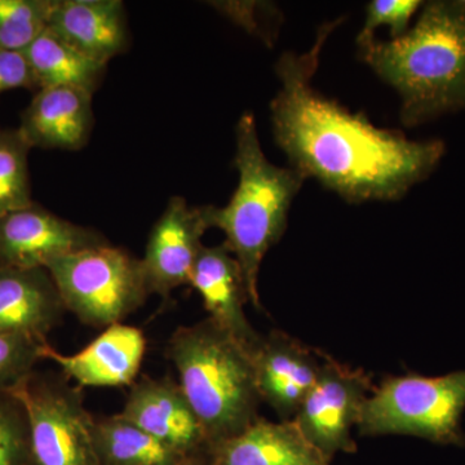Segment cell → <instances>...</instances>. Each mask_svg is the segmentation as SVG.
<instances>
[{"label":"cell","instance_id":"26","mask_svg":"<svg viewBox=\"0 0 465 465\" xmlns=\"http://www.w3.org/2000/svg\"><path fill=\"white\" fill-rule=\"evenodd\" d=\"M38 88L32 67L24 52L0 50V94Z\"/></svg>","mask_w":465,"mask_h":465},{"label":"cell","instance_id":"17","mask_svg":"<svg viewBox=\"0 0 465 465\" xmlns=\"http://www.w3.org/2000/svg\"><path fill=\"white\" fill-rule=\"evenodd\" d=\"M47 29L106 65L128 45L121 0H54Z\"/></svg>","mask_w":465,"mask_h":465},{"label":"cell","instance_id":"20","mask_svg":"<svg viewBox=\"0 0 465 465\" xmlns=\"http://www.w3.org/2000/svg\"><path fill=\"white\" fill-rule=\"evenodd\" d=\"M94 442L101 465H173L189 457L119 414L94 419Z\"/></svg>","mask_w":465,"mask_h":465},{"label":"cell","instance_id":"14","mask_svg":"<svg viewBox=\"0 0 465 465\" xmlns=\"http://www.w3.org/2000/svg\"><path fill=\"white\" fill-rule=\"evenodd\" d=\"M189 284L200 293L208 318L251 351L262 335L255 331L244 313L249 302L246 283L228 244L202 247L193 265Z\"/></svg>","mask_w":465,"mask_h":465},{"label":"cell","instance_id":"3","mask_svg":"<svg viewBox=\"0 0 465 465\" xmlns=\"http://www.w3.org/2000/svg\"><path fill=\"white\" fill-rule=\"evenodd\" d=\"M166 356L208 445L237 436L260 418L262 401L252 353L210 318L179 327L167 342Z\"/></svg>","mask_w":465,"mask_h":465},{"label":"cell","instance_id":"25","mask_svg":"<svg viewBox=\"0 0 465 465\" xmlns=\"http://www.w3.org/2000/svg\"><path fill=\"white\" fill-rule=\"evenodd\" d=\"M420 5L421 2L416 0H374L370 3L365 26L358 35V45L374 41L379 26H390L393 39L400 38L407 33L410 20Z\"/></svg>","mask_w":465,"mask_h":465},{"label":"cell","instance_id":"16","mask_svg":"<svg viewBox=\"0 0 465 465\" xmlns=\"http://www.w3.org/2000/svg\"><path fill=\"white\" fill-rule=\"evenodd\" d=\"M92 96L81 88H41L21 115L18 131L32 149H82L94 127Z\"/></svg>","mask_w":465,"mask_h":465},{"label":"cell","instance_id":"9","mask_svg":"<svg viewBox=\"0 0 465 465\" xmlns=\"http://www.w3.org/2000/svg\"><path fill=\"white\" fill-rule=\"evenodd\" d=\"M108 243L100 232L35 203L0 217V266L45 269L52 260Z\"/></svg>","mask_w":465,"mask_h":465},{"label":"cell","instance_id":"7","mask_svg":"<svg viewBox=\"0 0 465 465\" xmlns=\"http://www.w3.org/2000/svg\"><path fill=\"white\" fill-rule=\"evenodd\" d=\"M9 393L25 409L32 465H101L82 388L64 375L30 374Z\"/></svg>","mask_w":465,"mask_h":465},{"label":"cell","instance_id":"21","mask_svg":"<svg viewBox=\"0 0 465 465\" xmlns=\"http://www.w3.org/2000/svg\"><path fill=\"white\" fill-rule=\"evenodd\" d=\"M30 149L18 128H0V217L33 204L27 163Z\"/></svg>","mask_w":465,"mask_h":465},{"label":"cell","instance_id":"13","mask_svg":"<svg viewBox=\"0 0 465 465\" xmlns=\"http://www.w3.org/2000/svg\"><path fill=\"white\" fill-rule=\"evenodd\" d=\"M145 351L146 339L142 330L116 323L72 356L58 353L45 342L41 358L54 361L67 381L76 382V387H122L134 384Z\"/></svg>","mask_w":465,"mask_h":465},{"label":"cell","instance_id":"22","mask_svg":"<svg viewBox=\"0 0 465 465\" xmlns=\"http://www.w3.org/2000/svg\"><path fill=\"white\" fill-rule=\"evenodd\" d=\"M54 0H0V50L25 52L48 26Z\"/></svg>","mask_w":465,"mask_h":465},{"label":"cell","instance_id":"6","mask_svg":"<svg viewBox=\"0 0 465 465\" xmlns=\"http://www.w3.org/2000/svg\"><path fill=\"white\" fill-rule=\"evenodd\" d=\"M45 269L66 311L94 329L124 322L152 295L143 260L110 243L61 256Z\"/></svg>","mask_w":465,"mask_h":465},{"label":"cell","instance_id":"5","mask_svg":"<svg viewBox=\"0 0 465 465\" xmlns=\"http://www.w3.org/2000/svg\"><path fill=\"white\" fill-rule=\"evenodd\" d=\"M465 370L440 376L410 372L374 387L358 420L360 436H412L464 448Z\"/></svg>","mask_w":465,"mask_h":465},{"label":"cell","instance_id":"4","mask_svg":"<svg viewBox=\"0 0 465 465\" xmlns=\"http://www.w3.org/2000/svg\"><path fill=\"white\" fill-rule=\"evenodd\" d=\"M235 167L240 182L225 207L208 206L211 228L224 232L246 283L249 302L262 311L259 273L262 259L282 238L291 202L307 179L298 170L272 164L260 145L255 121L244 113L238 121Z\"/></svg>","mask_w":465,"mask_h":465},{"label":"cell","instance_id":"24","mask_svg":"<svg viewBox=\"0 0 465 465\" xmlns=\"http://www.w3.org/2000/svg\"><path fill=\"white\" fill-rule=\"evenodd\" d=\"M43 344L26 336L0 335V394L9 393L32 374Z\"/></svg>","mask_w":465,"mask_h":465},{"label":"cell","instance_id":"18","mask_svg":"<svg viewBox=\"0 0 465 465\" xmlns=\"http://www.w3.org/2000/svg\"><path fill=\"white\" fill-rule=\"evenodd\" d=\"M210 465H332L292 420L259 418L243 432L208 446Z\"/></svg>","mask_w":465,"mask_h":465},{"label":"cell","instance_id":"12","mask_svg":"<svg viewBox=\"0 0 465 465\" xmlns=\"http://www.w3.org/2000/svg\"><path fill=\"white\" fill-rule=\"evenodd\" d=\"M119 415L182 455L210 446L200 419L173 379L143 376L134 382Z\"/></svg>","mask_w":465,"mask_h":465},{"label":"cell","instance_id":"27","mask_svg":"<svg viewBox=\"0 0 465 465\" xmlns=\"http://www.w3.org/2000/svg\"><path fill=\"white\" fill-rule=\"evenodd\" d=\"M207 450L208 448L204 451L198 452V454L189 455V457L183 458L179 463L173 465H210Z\"/></svg>","mask_w":465,"mask_h":465},{"label":"cell","instance_id":"15","mask_svg":"<svg viewBox=\"0 0 465 465\" xmlns=\"http://www.w3.org/2000/svg\"><path fill=\"white\" fill-rule=\"evenodd\" d=\"M65 312L47 269L0 266V335L45 342Z\"/></svg>","mask_w":465,"mask_h":465},{"label":"cell","instance_id":"1","mask_svg":"<svg viewBox=\"0 0 465 465\" xmlns=\"http://www.w3.org/2000/svg\"><path fill=\"white\" fill-rule=\"evenodd\" d=\"M339 23L321 27L307 54H284L278 61L281 90L271 105L275 142L295 170L345 200H396L430 176L445 145L376 128L363 113L351 114L313 90L324 41Z\"/></svg>","mask_w":465,"mask_h":465},{"label":"cell","instance_id":"23","mask_svg":"<svg viewBox=\"0 0 465 465\" xmlns=\"http://www.w3.org/2000/svg\"><path fill=\"white\" fill-rule=\"evenodd\" d=\"M0 465H32L25 409L11 393L0 394Z\"/></svg>","mask_w":465,"mask_h":465},{"label":"cell","instance_id":"10","mask_svg":"<svg viewBox=\"0 0 465 465\" xmlns=\"http://www.w3.org/2000/svg\"><path fill=\"white\" fill-rule=\"evenodd\" d=\"M211 229L208 206L189 207L182 197L168 201L146 243L143 265L152 295L170 299L173 290L189 284L200 255L202 237Z\"/></svg>","mask_w":465,"mask_h":465},{"label":"cell","instance_id":"11","mask_svg":"<svg viewBox=\"0 0 465 465\" xmlns=\"http://www.w3.org/2000/svg\"><path fill=\"white\" fill-rule=\"evenodd\" d=\"M260 399L289 421L316 384L322 353L278 330L262 336L252 351Z\"/></svg>","mask_w":465,"mask_h":465},{"label":"cell","instance_id":"2","mask_svg":"<svg viewBox=\"0 0 465 465\" xmlns=\"http://www.w3.org/2000/svg\"><path fill=\"white\" fill-rule=\"evenodd\" d=\"M358 47L376 74L399 91L406 125L465 109V0L427 3L414 29Z\"/></svg>","mask_w":465,"mask_h":465},{"label":"cell","instance_id":"19","mask_svg":"<svg viewBox=\"0 0 465 465\" xmlns=\"http://www.w3.org/2000/svg\"><path fill=\"white\" fill-rule=\"evenodd\" d=\"M24 54L39 90L74 87L94 94L106 70V64L82 54L48 29Z\"/></svg>","mask_w":465,"mask_h":465},{"label":"cell","instance_id":"8","mask_svg":"<svg viewBox=\"0 0 465 465\" xmlns=\"http://www.w3.org/2000/svg\"><path fill=\"white\" fill-rule=\"evenodd\" d=\"M374 390L371 376L322 356L320 374L293 423L305 439L331 461L336 454H356L351 430L357 428L363 405Z\"/></svg>","mask_w":465,"mask_h":465}]
</instances>
